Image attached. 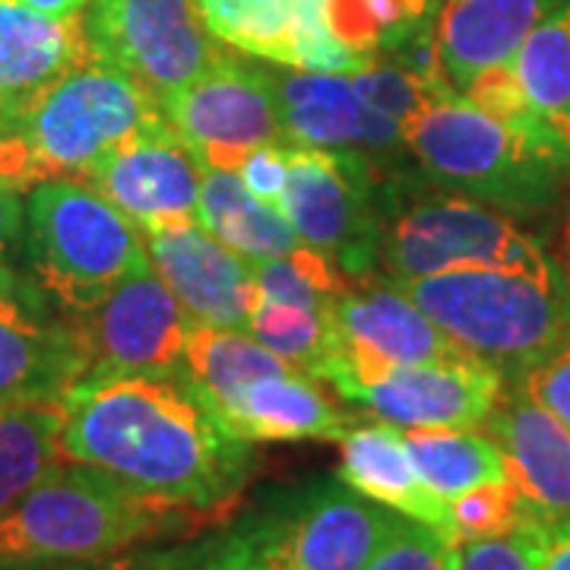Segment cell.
<instances>
[{"label":"cell","instance_id":"obj_1","mask_svg":"<svg viewBox=\"0 0 570 570\" xmlns=\"http://www.w3.org/2000/svg\"><path fill=\"white\" fill-rule=\"evenodd\" d=\"M63 460L190 513L228 508L250 448L187 374H86L61 396Z\"/></svg>","mask_w":570,"mask_h":570},{"label":"cell","instance_id":"obj_2","mask_svg":"<svg viewBox=\"0 0 570 570\" xmlns=\"http://www.w3.org/2000/svg\"><path fill=\"white\" fill-rule=\"evenodd\" d=\"M450 343L508 381L570 340V288L561 266H475L400 283Z\"/></svg>","mask_w":570,"mask_h":570},{"label":"cell","instance_id":"obj_3","mask_svg":"<svg viewBox=\"0 0 570 570\" xmlns=\"http://www.w3.org/2000/svg\"><path fill=\"white\" fill-rule=\"evenodd\" d=\"M197 517L140 494L86 463H61L0 517V561L58 564L124 554L146 539L171 535Z\"/></svg>","mask_w":570,"mask_h":570},{"label":"cell","instance_id":"obj_4","mask_svg":"<svg viewBox=\"0 0 570 570\" xmlns=\"http://www.w3.org/2000/svg\"><path fill=\"white\" fill-rule=\"evenodd\" d=\"M22 257L63 314L89 311L153 266L140 228L80 178H51L26 194Z\"/></svg>","mask_w":570,"mask_h":570},{"label":"cell","instance_id":"obj_5","mask_svg":"<svg viewBox=\"0 0 570 570\" xmlns=\"http://www.w3.org/2000/svg\"><path fill=\"white\" fill-rule=\"evenodd\" d=\"M406 146L431 181L508 216L551 206L570 171V153L517 134L463 92L434 102L409 124Z\"/></svg>","mask_w":570,"mask_h":570},{"label":"cell","instance_id":"obj_6","mask_svg":"<svg viewBox=\"0 0 570 570\" xmlns=\"http://www.w3.org/2000/svg\"><path fill=\"white\" fill-rule=\"evenodd\" d=\"M163 102L124 70L86 61L63 73L13 124L39 181L86 178L118 146L165 127Z\"/></svg>","mask_w":570,"mask_h":570},{"label":"cell","instance_id":"obj_7","mask_svg":"<svg viewBox=\"0 0 570 570\" xmlns=\"http://www.w3.org/2000/svg\"><path fill=\"white\" fill-rule=\"evenodd\" d=\"M393 209L384 168L365 153L288 142L283 213L307 247L326 254L348 283L374 276Z\"/></svg>","mask_w":570,"mask_h":570},{"label":"cell","instance_id":"obj_8","mask_svg":"<svg viewBox=\"0 0 570 570\" xmlns=\"http://www.w3.org/2000/svg\"><path fill=\"white\" fill-rule=\"evenodd\" d=\"M381 266L390 279L409 283L475 266L554 269L558 264L508 213L450 190L412 200L390 216Z\"/></svg>","mask_w":570,"mask_h":570},{"label":"cell","instance_id":"obj_9","mask_svg":"<svg viewBox=\"0 0 570 570\" xmlns=\"http://www.w3.org/2000/svg\"><path fill=\"white\" fill-rule=\"evenodd\" d=\"M403 520L336 475L285 494L238 532L269 570H365Z\"/></svg>","mask_w":570,"mask_h":570},{"label":"cell","instance_id":"obj_10","mask_svg":"<svg viewBox=\"0 0 570 570\" xmlns=\"http://www.w3.org/2000/svg\"><path fill=\"white\" fill-rule=\"evenodd\" d=\"M82 32L96 61L124 70L159 102L228 58L197 0H89Z\"/></svg>","mask_w":570,"mask_h":570},{"label":"cell","instance_id":"obj_11","mask_svg":"<svg viewBox=\"0 0 570 570\" xmlns=\"http://www.w3.org/2000/svg\"><path fill=\"white\" fill-rule=\"evenodd\" d=\"M163 111L200 168L238 171L254 149L285 142L273 73L235 58L165 96Z\"/></svg>","mask_w":570,"mask_h":570},{"label":"cell","instance_id":"obj_12","mask_svg":"<svg viewBox=\"0 0 570 570\" xmlns=\"http://www.w3.org/2000/svg\"><path fill=\"white\" fill-rule=\"evenodd\" d=\"M463 348L422 314L396 279H355L333 307V346L317 381L343 393L390 365H422L453 358Z\"/></svg>","mask_w":570,"mask_h":570},{"label":"cell","instance_id":"obj_13","mask_svg":"<svg viewBox=\"0 0 570 570\" xmlns=\"http://www.w3.org/2000/svg\"><path fill=\"white\" fill-rule=\"evenodd\" d=\"M86 374H171L184 367L194 317L149 266L124 279L99 305L67 314Z\"/></svg>","mask_w":570,"mask_h":570},{"label":"cell","instance_id":"obj_14","mask_svg":"<svg viewBox=\"0 0 570 570\" xmlns=\"http://www.w3.org/2000/svg\"><path fill=\"white\" fill-rule=\"evenodd\" d=\"M504 384L498 367L460 352L441 362L381 367L340 396L396 428H482Z\"/></svg>","mask_w":570,"mask_h":570},{"label":"cell","instance_id":"obj_15","mask_svg":"<svg viewBox=\"0 0 570 570\" xmlns=\"http://www.w3.org/2000/svg\"><path fill=\"white\" fill-rule=\"evenodd\" d=\"M32 276L0 269V406L61 400L80 377L86 358L73 326Z\"/></svg>","mask_w":570,"mask_h":570},{"label":"cell","instance_id":"obj_16","mask_svg":"<svg viewBox=\"0 0 570 570\" xmlns=\"http://www.w3.org/2000/svg\"><path fill=\"white\" fill-rule=\"evenodd\" d=\"M209 36L247 58L311 73H358L374 58L336 39L326 0H197Z\"/></svg>","mask_w":570,"mask_h":570},{"label":"cell","instance_id":"obj_17","mask_svg":"<svg viewBox=\"0 0 570 570\" xmlns=\"http://www.w3.org/2000/svg\"><path fill=\"white\" fill-rule=\"evenodd\" d=\"M140 232H171L200 223L204 168L165 124L118 146L86 178Z\"/></svg>","mask_w":570,"mask_h":570},{"label":"cell","instance_id":"obj_18","mask_svg":"<svg viewBox=\"0 0 570 570\" xmlns=\"http://www.w3.org/2000/svg\"><path fill=\"white\" fill-rule=\"evenodd\" d=\"M142 238L153 269L197 324L250 333L254 311L261 305L254 261L223 245L204 225L142 232Z\"/></svg>","mask_w":570,"mask_h":570},{"label":"cell","instance_id":"obj_19","mask_svg":"<svg viewBox=\"0 0 570 570\" xmlns=\"http://www.w3.org/2000/svg\"><path fill=\"white\" fill-rule=\"evenodd\" d=\"M273 73V70H269ZM285 142L365 153L384 163L409 153L406 127L381 115L358 96L352 73H273Z\"/></svg>","mask_w":570,"mask_h":570},{"label":"cell","instance_id":"obj_20","mask_svg":"<svg viewBox=\"0 0 570 570\" xmlns=\"http://www.w3.org/2000/svg\"><path fill=\"white\" fill-rule=\"evenodd\" d=\"M482 428L504 453L508 479L532 513L570 520V428L513 384Z\"/></svg>","mask_w":570,"mask_h":570},{"label":"cell","instance_id":"obj_21","mask_svg":"<svg viewBox=\"0 0 570 570\" xmlns=\"http://www.w3.org/2000/svg\"><path fill=\"white\" fill-rule=\"evenodd\" d=\"M223 422L247 444H295V441H343L348 415L326 400L317 381L298 371L254 377L216 403Z\"/></svg>","mask_w":570,"mask_h":570},{"label":"cell","instance_id":"obj_22","mask_svg":"<svg viewBox=\"0 0 570 570\" xmlns=\"http://www.w3.org/2000/svg\"><path fill=\"white\" fill-rule=\"evenodd\" d=\"M558 3L561 0H441L434 41L450 86L466 92L479 73L513 61L520 45Z\"/></svg>","mask_w":570,"mask_h":570},{"label":"cell","instance_id":"obj_23","mask_svg":"<svg viewBox=\"0 0 570 570\" xmlns=\"http://www.w3.org/2000/svg\"><path fill=\"white\" fill-rule=\"evenodd\" d=\"M86 61L92 51L82 17L58 20L20 0H0V96L13 124L36 96Z\"/></svg>","mask_w":570,"mask_h":570},{"label":"cell","instance_id":"obj_24","mask_svg":"<svg viewBox=\"0 0 570 570\" xmlns=\"http://www.w3.org/2000/svg\"><path fill=\"white\" fill-rule=\"evenodd\" d=\"M343 460H340V479L348 489L365 494L367 501L381 508L403 513L415 523H425L450 542H456L450 501L428 489L425 479L412 463L403 438V428L390 422L374 425H352L348 434L340 441Z\"/></svg>","mask_w":570,"mask_h":570},{"label":"cell","instance_id":"obj_25","mask_svg":"<svg viewBox=\"0 0 570 570\" xmlns=\"http://www.w3.org/2000/svg\"><path fill=\"white\" fill-rule=\"evenodd\" d=\"M200 223L223 245L238 250L254 264L276 261V257H285L305 245L298 238L295 225L285 219L283 209L257 200L245 187L238 171L204 168Z\"/></svg>","mask_w":570,"mask_h":570},{"label":"cell","instance_id":"obj_26","mask_svg":"<svg viewBox=\"0 0 570 570\" xmlns=\"http://www.w3.org/2000/svg\"><path fill=\"white\" fill-rule=\"evenodd\" d=\"M61 400L0 406V517L67 463Z\"/></svg>","mask_w":570,"mask_h":570},{"label":"cell","instance_id":"obj_27","mask_svg":"<svg viewBox=\"0 0 570 570\" xmlns=\"http://www.w3.org/2000/svg\"><path fill=\"white\" fill-rule=\"evenodd\" d=\"M409 456L444 501L508 479L504 453L479 428H403Z\"/></svg>","mask_w":570,"mask_h":570},{"label":"cell","instance_id":"obj_28","mask_svg":"<svg viewBox=\"0 0 570 570\" xmlns=\"http://www.w3.org/2000/svg\"><path fill=\"white\" fill-rule=\"evenodd\" d=\"M510 67L532 108L570 142V0L532 29Z\"/></svg>","mask_w":570,"mask_h":570},{"label":"cell","instance_id":"obj_29","mask_svg":"<svg viewBox=\"0 0 570 570\" xmlns=\"http://www.w3.org/2000/svg\"><path fill=\"white\" fill-rule=\"evenodd\" d=\"M288 367L295 365H288L285 358L242 330H223L194 321L184 346V374L204 390L213 406L247 381Z\"/></svg>","mask_w":570,"mask_h":570},{"label":"cell","instance_id":"obj_30","mask_svg":"<svg viewBox=\"0 0 570 570\" xmlns=\"http://www.w3.org/2000/svg\"><path fill=\"white\" fill-rule=\"evenodd\" d=\"M250 336L317 381L326 352L333 346V307L261 298L250 321Z\"/></svg>","mask_w":570,"mask_h":570},{"label":"cell","instance_id":"obj_31","mask_svg":"<svg viewBox=\"0 0 570 570\" xmlns=\"http://www.w3.org/2000/svg\"><path fill=\"white\" fill-rule=\"evenodd\" d=\"M352 82L371 108H377L381 115L400 121L403 127H409L419 115H425L434 102L456 92L450 86H438V82L412 73L409 67L390 61V58H374L365 70L352 73Z\"/></svg>","mask_w":570,"mask_h":570},{"label":"cell","instance_id":"obj_32","mask_svg":"<svg viewBox=\"0 0 570 570\" xmlns=\"http://www.w3.org/2000/svg\"><path fill=\"white\" fill-rule=\"evenodd\" d=\"M530 513V504L523 501V494L517 491V485L510 479L479 485V489L466 491V494L450 501L456 542L510 535V532H517L523 527V520Z\"/></svg>","mask_w":570,"mask_h":570},{"label":"cell","instance_id":"obj_33","mask_svg":"<svg viewBox=\"0 0 570 570\" xmlns=\"http://www.w3.org/2000/svg\"><path fill=\"white\" fill-rule=\"evenodd\" d=\"M453 549L456 542H450L448 535L425 523L403 520L387 542L374 551L365 570H441Z\"/></svg>","mask_w":570,"mask_h":570},{"label":"cell","instance_id":"obj_34","mask_svg":"<svg viewBox=\"0 0 570 570\" xmlns=\"http://www.w3.org/2000/svg\"><path fill=\"white\" fill-rule=\"evenodd\" d=\"M510 384L570 428V340Z\"/></svg>","mask_w":570,"mask_h":570},{"label":"cell","instance_id":"obj_35","mask_svg":"<svg viewBox=\"0 0 570 570\" xmlns=\"http://www.w3.org/2000/svg\"><path fill=\"white\" fill-rule=\"evenodd\" d=\"M456 561L460 570H535L530 539L520 530L494 539L456 542Z\"/></svg>","mask_w":570,"mask_h":570},{"label":"cell","instance_id":"obj_36","mask_svg":"<svg viewBox=\"0 0 570 570\" xmlns=\"http://www.w3.org/2000/svg\"><path fill=\"white\" fill-rule=\"evenodd\" d=\"M171 570H269L250 551L242 532H225L216 542H206L200 549L168 551Z\"/></svg>","mask_w":570,"mask_h":570},{"label":"cell","instance_id":"obj_37","mask_svg":"<svg viewBox=\"0 0 570 570\" xmlns=\"http://www.w3.org/2000/svg\"><path fill=\"white\" fill-rule=\"evenodd\" d=\"M238 175L257 200L283 209L285 184H288V142H269L254 149L242 163Z\"/></svg>","mask_w":570,"mask_h":570},{"label":"cell","instance_id":"obj_38","mask_svg":"<svg viewBox=\"0 0 570 570\" xmlns=\"http://www.w3.org/2000/svg\"><path fill=\"white\" fill-rule=\"evenodd\" d=\"M520 532L530 539L535 570H570V520H542L530 513Z\"/></svg>","mask_w":570,"mask_h":570},{"label":"cell","instance_id":"obj_39","mask_svg":"<svg viewBox=\"0 0 570 570\" xmlns=\"http://www.w3.org/2000/svg\"><path fill=\"white\" fill-rule=\"evenodd\" d=\"M26 232V200L20 187L0 181V269L10 266V257L22 247Z\"/></svg>","mask_w":570,"mask_h":570},{"label":"cell","instance_id":"obj_40","mask_svg":"<svg viewBox=\"0 0 570 570\" xmlns=\"http://www.w3.org/2000/svg\"><path fill=\"white\" fill-rule=\"evenodd\" d=\"M0 181L13 184L20 190H32L36 184H41L36 165L29 159V149L13 134L0 137Z\"/></svg>","mask_w":570,"mask_h":570},{"label":"cell","instance_id":"obj_41","mask_svg":"<svg viewBox=\"0 0 570 570\" xmlns=\"http://www.w3.org/2000/svg\"><path fill=\"white\" fill-rule=\"evenodd\" d=\"M140 554H111L96 561H58V564H32V570H134Z\"/></svg>","mask_w":570,"mask_h":570},{"label":"cell","instance_id":"obj_42","mask_svg":"<svg viewBox=\"0 0 570 570\" xmlns=\"http://www.w3.org/2000/svg\"><path fill=\"white\" fill-rule=\"evenodd\" d=\"M20 3L39 10V13H48V17H58V20H73V17H82L89 0H20Z\"/></svg>","mask_w":570,"mask_h":570},{"label":"cell","instance_id":"obj_43","mask_svg":"<svg viewBox=\"0 0 570 570\" xmlns=\"http://www.w3.org/2000/svg\"><path fill=\"white\" fill-rule=\"evenodd\" d=\"M134 570H171V558H168V551H163V554H140Z\"/></svg>","mask_w":570,"mask_h":570},{"label":"cell","instance_id":"obj_44","mask_svg":"<svg viewBox=\"0 0 570 570\" xmlns=\"http://www.w3.org/2000/svg\"><path fill=\"white\" fill-rule=\"evenodd\" d=\"M561 273H564V283H568L570 288V219L568 225H564V238H561Z\"/></svg>","mask_w":570,"mask_h":570},{"label":"cell","instance_id":"obj_45","mask_svg":"<svg viewBox=\"0 0 570 570\" xmlns=\"http://www.w3.org/2000/svg\"><path fill=\"white\" fill-rule=\"evenodd\" d=\"M13 130V115H10V108L3 102V96H0V137H7Z\"/></svg>","mask_w":570,"mask_h":570},{"label":"cell","instance_id":"obj_46","mask_svg":"<svg viewBox=\"0 0 570 570\" xmlns=\"http://www.w3.org/2000/svg\"><path fill=\"white\" fill-rule=\"evenodd\" d=\"M0 570H32V564H13V561H0Z\"/></svg>","mask_w":570,"mask_h":570},{"label":"cell","instance_id":"obj_47","mask_svg":"<svg viewBox=\"0 0 570 570\" xmlns=\"http://www.w3.org/2000/svg\"><path fill=\"white\" fill-rule=\"evenodd\" d=\"M441 570H460V561H456V549H453V554H450L448 561H444V568Z\"/></svg>","mask_w":570,"mask_h":570}]
</instances>
